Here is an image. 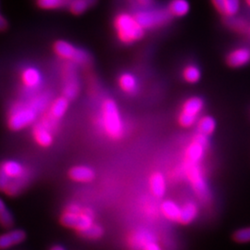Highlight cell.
Masks as SVG:
<instances>
[{
  "label": "cell",
  "instance_id": "1",
  "mask_svg": "<svg viewBox=\"0 0 250 250\" xmlns=\"http://www.w3.org/2000/svg\"><path fill=\"white\" fill-rule=\"evenodd\" d=\"M101 127L107 137L112 140L121 139L125 134V125L114 100H104L101 106Z\"/></svg>",
  "mask_w": 250,
  "mask_h": 250
},
{
  "label": "cell",
  "instance_id": "2",
  "mask_svg": "<svg viewBox=\"0 0 250 250\" xmlns=\"http://www.w3.org/2000/svg\"><path fill=\"white\" fill-rule=\"evenodd\" d=\"M114 29L118 39L126 45L140 40L145 34V29L134 15L120 13L114 19Z\"/></svg>",
  "mask_w": 250,
  "mask_h": 250
},
{
  "label": "cell",
  "instance_id": "3",
  "mask_svg": "<svg viewBox=\"0 0 250 250\" xmlns=\"http://www.w3.org/2000/svg\"><path fill=\"white\" fill-rule=\"evenodd\" d=\"M95 214L89 208H83L78 212H71L65 210L62 215L61 223L65 227L72 228L77 232H84L91 227L94 223Z\"/></svg>",
  "mask_w": 250,
  "mask_h": 250
},
{
  "label": "cell",
  "instance_id": "4",
  "mask_svg": "<svg viewBox=\"0 0 250 250\" xmlns=\"http://www.w3.org/2000/svg\"><path fill=\"white\" fill-rule=\"evenodd\" d=\"M37 110L30 105H16L10 111L8 125L13 131L24 129L36 122Z\"/></svg>",
  "mask_w": 250,
  "mask_h": 250
},
{
  "label": "cell",
  "instance_id": "5",
  "mask_svg": "<svg viewBox=\"0 0 250 250\" xmlns=\"http://www.w3.org/2000/svg\"><path fill=\"white\" fill-rule=\"evenodd\" d=\"M134 16L145 30L165 25L172 17L168 9H143L134 14Z\"/></svg>",
  "mask_w": 250,
  "mask_h": 250
},
{
  "label": "cell",
  "instance_id": "6",
  "mask_svg": "<svg viewBox=\"0 0 250 250\" xmlns=\"http://www.w3.org/2000/svg\"><path fill=\"white\" fill-rule=\"evenodd\" d=\"M185 170L189 183L191 184L194 191L201 199H207L208 188L206 185L205 179L203 177L202 171L197 163L188 161L185 165Z\"/></svg>",
  "mask_w": 250,
  "mask_h": 250
},
{
  "label": "cell",
  "instance_id": "7",
  "mask_svg": "<svg viewBox=\"0 0 250 250\" xmlns=\"http://www.w3.org/2000/svg\"><path fill=\"white\" fill-rule=\"evenodd\" d=\"M226 64L231 68H241L250 63V48L247 46L237 47L226 56Z\"/></svg>",
  "mask_w": 250,
  "mask_h": 250
},
{
  "label": "cell",
  "instance_id": "8",
  "mask_svg": "<svg viewBox=\"0 0 250 250\" xmlns=\"http://www.w3.org/2000/svg\"><path fill=\"white\" fill-rule=\"evenodd\" d=\"M71 65H68L64 72V89L63 93L64 96L69 99H73L79 92V83L77 81V77L75 74L74 67Z\"/></svg>",
  "mask_w": 250,
  "mask_h": 250
},
{
  "label": "cell",
  "instance_id": "9",
  "mask_svg": "<svg viewBox=\"0 0 250 250\" xmlns=\"http://www.w3.org/2000/svg\"><path fill=\"white\" fill-rule=\"evenodd\" d=\"M211 3L225 18L235 16L240 9V0H211Z\"/></svg>",
  "mask_w": 250,
  "mask_h": 250
},
{
  "label": "cell",
  "instance_id": "10",
  "mask_svg": "<svg viewBox=\"0 0 250 250\" xmlns=\"http://www.w3.org/2000/svg\"><path fill=\"white\" fill-rule=\"evenodd\" d=\"M21 82L23 86L29 90L38 88L42 83V75L34 67H27L21 72Z\"/></svg>",
  "mask_w": 250,
  "mask_h": 250
},
{
  "label": "cell",
  "instance_id": "11",
  "mask_svg": "<svg viewBox=\"0 0 250 250\" xmlns=\"http://www.w3.org/2000/svg\"><path fill=\"white\" fill-rule=\"evenodd\" d=\"M69 176L72 181L77 183H90L95 179L96 174L90 167L79 165L72 167L69 171Z\"/></svg>",
  "mask_w": 250,
  "mask_h": 250
},
{
  "label": "cell",
  "instance_id": "12",
  "mask_svg": "<svg viewBox=\"0 0 250 250\" xmlns=\"http://www.w3.org/2000/svg\"><path fill=\"white\" fill-rule=\"evenodd\" d=\"M33 137L36 143L42 147H47L53 143V135L51 134V131L41 123L34 127Z\"/></svg>",
  "mask_w": 250,
  "mask_h": 250
},
{
  "label": "cell",
  "instance_id": "13",
  "mask_svg": "<svg viewBox=\"0 0 250 250\" xmlns=\"http://www.w3.org/2000/svg\"><path fill=\"white\" fill-rule=\"evenodd\" d=\"M149 187L154 197L161 198L166 193V180L160 171L153 172L149 179Z\"/></svg>",
  "mask_w": 250,
  "mask_h": 250
},
{
  "label": "cell",
  "instance_id": "14",
  "mask_svg": "<svg viewBox=\"0 0 250 250\" xmlns=\"http://www.w3.org/2000/svg\"><path fill=\"white\" fill-rule=\"evenodd\" d=\"M26 235L25 232L21 230H13L10 232L4 233L0 237V248L5 250L9 249L13 246H16L24 241Z\"/></svg>",
  "mask_w": 250,
  "mask_h": 250
},
{
  "label": "cell",
  "instance_id": "15",
  "mask_svg": "<svg viewBox=\"0 0 250 250\" xmlns=\"http://www.w3.org/2000/svg\"><path fill=\"white\" fill-rule=\"evenodd\" d=\"M77 49L78 48L73 46L69 42L62 41V40L57 41L54 45V51H55V53L57 54V56H59L63 60L70 61L71 62H72V61L75 57Z\"/></svg>",
  "mask_w": 250,
  "mask_h": 250
},
{
  "label": "cell",
  "instance_id": "16",
  "mask_svg": "<svg viewBox=\"0 0 250 250\" xmlns=\"http://www.w3.org/2000/svg\"><path fill=\"white\" fill-rule=\"evenodd\" d=\"M206 147L207 146L203 144L199 143L197 140L193 139V141L188 145V148L186 150L187 161L198 163L204 157Z\"/></svg>",
  "mask_w": 250,
  "mask_h": 250
},
{
  "label": "cell",
  "instance_id": "17",
  "mask_svg": "<svg viewBox=\"0 0 250 250\" xmlns=\"http://www.w3.org/2000/svg\"><path fill=\"white\" fill-rule=\"evenodd\" d=\"M198 215V208L195 202L189 201L186 204H184L183 207H181V213H180V218L179 222L182 224H191Z\"/></svg>",
  "mask_w": 250,
  "mask_h": 250
},
{
  "label": "cell",
  "instance_id": "18",
  "mask_svg": "<svg viewBox=\"0 0 250 250\" xmlns=\"http://www.w3.org/2000/svg\"><path fill=\"white\" fill-rule=\"evenodd\" d=\"M161 211L163 216L171 222H179L181 207L172 200H165L161 203Z\"/></svg>",
  "mask_w": 250,
  "mask_h": 250
},
{
  "label": "cell",
  "instance_id": "19",
  "mask_svg": "<svg viewBox=\"0 0 250 250\" xmlns=\"http://www.w3.org/2000/svg\"><path fill=\"white\" fill-rule=\"evenodd\" d=\"M155 241L154 237L150 234V232L140 230L134 232L129 239V244L134 249H145V247L149 244L150 242Z\"/></svg>",
  "mask_w": 250,
  "mask_h": 250
},
{
  "label": "cell",
  "instance_id": "20",
  "mask_svg": "<svg viewBox=\"0 0 250 250\" xmlns=\"http://www.w3.org/2000/svg\"><path fill=\"white\" fill-rule=\"evenodd\" d=\"M204 107V101L198 97H193L188 99L183 105L182 111L193 116H198Z\"/></svg>",
  "mask_w": 250,
  "mask_h": 250
},
{
  "label": "cell",
  "instance_id": "21",
  "mask_svg": "<svg viewBox=\"0 0 250 250\" xmlns=\"http://www.w3.org/2000/svg\"><path fill=\"white\" fill-rule=\"evenodd\" d=\"M68 107H69V99H67L65 96L60 97L55 99L52 102L48 112L57 120H60L67 111Z\"/></svg>",
  "mask_w": 250,
  "mask_h": 250
},
{
  "label": "cell",
  "instance_id": "22",
  "mask_svg": "<svg viewBox=\"0 0 250 250\" xmlns=\"http://www.w3.org/2000/svg\"><path fill=\"white\" fill-rule=\"evenodd\" d=\"M121 89L127 94H134L137 90V81L133 74L124 73L119 78Z\"/></svg>",
  "mask_w": 250,
  "mask_h": 250
},
{
  "label": "cell",
  "instance_id": "23",
  "mask_svg": "<svg viewBox=\"0 0 250 250\" xmlns=\"http://www.w3.org/2000/svg\"><path fill=\"white\" fill-rule=\"evenodd\" d=\"M168 9L172 16L184 17L189 12L190 5L188 0H171Z\"/></svg>",
  "mask_w": 250,
  "mask_h": 250
},
{
  "label": "cell",
  "instance_id": "24",
  "mask_svg": "<svg viewBox=\"0 0 250 250\" xmlns=\"http://www.w3.org/2000/svg\"><path fill=\"white\" fill-rule=\"evenodd\" d=\"M215 129H216V122L211 116L202 117L197 122L198 133L209 135L214 132Z\"/></svg>",
  "mask_w": 250,
  "mask_h": 250
},
{
  "label": "cell",
  "instance_id": "25",
  "mask_svg": "<svg viewBox=\"0 0 250 250\" xmlns=\"http://www.w3.org/2000/svg\"><path fill=\"white\" fill-rule=\"evenodd\" d=\"M97 0H72L69 3L71 12L75 15L83 13L91 6L95 5Z\"/></svg>",
  "mask_w": 250,
  "mask_h": 250
},
{
  "label": "cell",
  "instance_id": "26",
  "mask_svg": "<svg viewBox=\"0 0 250 250\" xmlns=\"http://www.w3.org/2000/svg\"><path fill=\"white\" fill-rule=\"evenodd\" d=\"M183 77L189 83H195L201 78V72L197 66L188 65L183 72Z\"/></svg>",
  "mask_w": 250,
  "mask_h": 250
},
{
  "label": "cell",
  "instance_id": "27",
  "mask_svg": "<svg viewBox=\"0 0 250 250\" xmlns=\"http://www.w3.org/2000/svg\"><path fill=\"white\" fill-rule=\"evenodd\" d=\"M37 4L44 9H56L69 4V0H37Z\"/></svg>",
  "mask_w": 250,
  "mask_h": 250
},
{
  "label": "cell",
  "instance_id": "28",
  "mask_svg": "<svg viewBox=\"0 0 250 250\" xmlns=\"http://www.w3.org/2000/svg\"><path fill=\"white\" fill-rule=\"evenodd\" d=\"M80 234L88 239H99L103 235V229L99 224H94L87 230L81 232Z\"/></svg>",
  "mask_w": 250,
  "mask_h": 250
},
{
  "label": "cell",
  "instance_id": "29",
  "mask_svg": "<svg viewBox=\"0 0 250 250\" xmlns=\"http://www.w3.org/2000/svg\"><path fill=\"white\" fill-rule=\"evenodd\" d=\"M0 221H1V224L6 228L11 227L13 224L12 216L9 213V210L6 208L3 201L0 202Z\"/></svg>",
  "mask_w": 250,
  "mask_h": 250
},
{
  "label": "cell",
  "instance_id": "30",
  "mask_svg": "<svg viewBox=\"0 0 250 250\" xmlns=\"http://www.w3.org/2000/svg\"><path fill=\"white\" fill-rule=\"evenodd\" d=\"M232 238L237 243H249L250 242V227L242 228L235 231L232 234Z\"/></svg>",
  "mask_w": 250,
  "mask_h": 250
},
{
  "label": "cell",
  "instance_id": "31",
  "mask_svg": "<svg viewBox=\"0 0 250 250\" xmlns=\"http://www.w3.org/2000/svg\"><path fill=\"white\" fill-rule=\"evenodd\" d=\"M197 120V117L190 115V114L186 113L184 111H182L180 113L178 118L179 124H180L182 127H185V128H188V127L193 126V125L196 124Z\"/></svg>",
  "mask_w": 250,
  "mask_h": 250
},
{
  "label": "cell",
  "instance_id": "32",
  "mask_svg": "<svg viewBox=\"0 0 250 250\" xmlns=\"http://www.w3.org/2000/svg\"><path fill=\"white\" fill-rule=\"evenodd\" d=\"M228 25L233 31H235L237 33H240V34L245 33L247 30L250 29L249 26H248V24L245 22V21H242V20L228 21Z\"/></svg>",
  "mask_w": 250,
  "mask_h": 250
},
{
  "label": "cell",
  "instance_id": "33",
  "mask_svg": "<svg viewBox=\"0 0 250 250\" xmlns=\"http://www.w3.org/2000/svg\"><path fill=\"white\" fill-rule=\"evenodd\" d=\"M89 61V56L84 50L83 49H77V52L75 54V57L72 61V62L76 64H85Z\"/></svg>",
  "mask_w": 250,
  "mask_h": 250
},
{
  "label": "cell",
  "instance_id": "34",
  "mask_svg": "<svg viewBox=\"0 0 250 250\" xmlns=\"http://www.w3.org/2000/svg\"><path fill=\"white\" fill-rule=\"evenodd\" d=\"M135 2L138 5V7L143 9H149L154 4V0H135Z\"/></svg>",
  "mask_w": 250,
  "mask_h": 250
},
{
  "label": "cell",
  "instance_id": "35",
  "mask_svg": "<svg viewBox=\"0 0 250 250\" xmlns=\"http://www.w3.org/2000/svg\"><path fill=\"white\" fill-rule=\"evenodd\" d=\"M145 250H161V247L158 245V243L156 241H152L147 244L146 247H145Z\"/></svg>",
  "mask_w": 250,
  "mask_h": 250
},
{
  "label": "cell",
  "instance_id": "36",
  "mask_svg": "<svg viewBox=\"0 0 250 250\" xmlns=\"http://www.w3.org/2000/svg\"><path fill=\"white\" fill-rule=\"evenodd\" d=\"M7 26V23H6V21H5V19L1 18V28H2V30H4L5 28Z\"/></svg>",
  "mask_w": 250,
  "mask_h": 250
},
{
  "label": "cell",
  "instance_id": "37",
  "mask_svg": "<svg viewBox=\"0 0 250 250\" xmlns=\"http://www.w3.org/2000/svg\"><path fill=\"white\" fill-rule=\"evenodd\" d=\"M51 250H64V248L62 247V246H60V245H57V246H54L51 248Z\"/></svg>",
  "mask_w": 250,
  "mask_h": 250
},
{
  "label": "cell",
  "instance_id": "38",
  "mask_svg": "<svg viewBox=\"0 0 250 250\" xmlns=\"http://www.w3.org/2000/svg\"><path fill=\"white\" fill-rule=\"evenodd\" d=\"M246 1V3H247V5L249 6L250 8V0H245Z\"/></svg>",
  "mask_w": 250,
  "mask_h": 250
},
{
  "label": "cell",
  "instance_id": "39",
  "mask_svg": "<svg viewBox=\"0 0 250 250\" xmlns=\"http://www.w3.org/2000/svg\"><path fill=\"white\" fill-rule=\"evenodd\" d=\"M71 1H72V0H69V3H70V2H71Z\"/></svg>",
  "mask_w": 250,
  "mask_h": 250
},
{
  "label": "cell",
  "instance_id": "40",
  "mask_svg": "<svg viewBox=\"0 0 250 250\" xmlns=\"http://www.w3.org/2000/svg\"><path fill=\"white\" fill-rule=\"evenodd\" d=\"M249 30H250V29H249Z\"/></svg>",
  "mask_w": 250,
  "mask_h": 250
}]
</instances>
